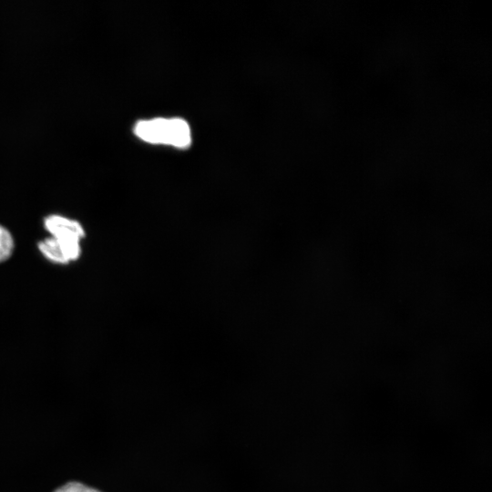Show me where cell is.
Masks as SVG:
<instances>
[{
  "label": "cell",
  "instance_id": "cell-3",
  "mask_svg": "<svg viewBox=\"0 0 492 492\" xmlns=\"http://www.w3.org/2000/svg\"><path fill=\"white\" fill-rule=\"evenodd\" d=\"M14 250V239L10 231L0 225V263L6 261Z\"/></svg>",
  "mask_w": 492,
  "mask_h": 492
},
{
  "label": "cell",
  "instance_id": "cell-4",
  "mask_svg": "<svg viewBox=\"0 0 492 492\" xmlns=\"http://www.w3.org/2000/svg\"><path fill=\"white\" fill-rule=\"evenodd\" d=\"M54 492H102L81 482L71 481L56 488Z\"/></svg>",
  "mask_w": 492,
  "mask_h": 492
},
{
  "label": "cell",
  "instance_id": "cell-2",
  "mask_svg": "<svg viewBox=\"0 0 492 492\" xmlns=\"http://www.w3.org/2000/svg\"><path fill=\"white\" fill-rule=\"evenodd\" d=\"M134 133L140 139L151 144L187 148L191 142L189 124L179 118L140 120L136 123Z\"/></svg>",
  "mask_w": 492,
  "mask_h": 492
},
{
  "label": "cell",
  "instance_id": "cell-1",
  "mask_svg": "<svg viewBox=\"0 0 492 492\" xmlns=\"http://www.w3.org/2000/svg\"><path fill=\"white\" fill-rule=\"evenodd\" d=\"M44 226L51 237L41 241L38 249L46 259L62 264L78 259L80 241L85 237L78 221L54 214L45 219Z\"/></svg>",
  "mask_w": 492,
  "mask_h": 492
}]
</instances>
